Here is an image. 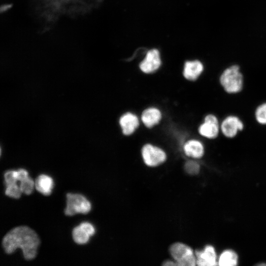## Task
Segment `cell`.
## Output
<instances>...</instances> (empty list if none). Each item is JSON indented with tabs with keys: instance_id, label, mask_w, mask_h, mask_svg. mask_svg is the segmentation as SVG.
<instances>
[{
	"instance_id": "obj_7",
	"label": "cell",
	"mask_w": 266,
	"mask_h": 266,
	"mask_svg": "<svg viewBox=\"0 0 266 266\" xmlns=\"http://www.w3.org/2000/svg\"><path fill=\"white\" fill-rule=\"evenodd\" d=\"M142 156L145 164L149 166H156L166 160V154L161 148L150 144L142 148Z\"/></svg>"
},
{
	"instance_id": "obj_11",
	"label": "cell",
	"mask_w": 266,
	"mask_h": 266,
	"mask_svg": "<svg viewBox=\"0 0 266 266\" xmlns=\"http://www.w3.org/2000/svg\"><path fill=\"white\" fill-rule=\"evenodd\" d=\"M119 124L124 134H132L138 127L139 120L136 115L128 112L123 115L119 119Z\"/></svg>"
},
{
	"instance_id": "obj_4",
	"label": "cell",
	"mask_w": 266,
	"mask_h": 266,
	"mask_svg": "<svg viewBox=\"0 0 266 266\" xmlns=\"http://www.w3.org/2000/svg\"><path fill=\"white\" fill-rule=\"evenodd\" d=\"M244 128L243 120L236 114H228L220 121L221 134L227 139L235 138Z\"/></svg>"
},
{
	"instance_id": "obj_23",
	"label": "cell",
	"mask_w": 266,
	"mask_h": 266,
	"mask_svg": "<svg viewBox=\"0 0 266 266\" xmlns=\"http://www.w3.org/2000/svg\"><path fill=\"white\" fill-rule=\"evenodd\" d=\"M164 266H177L175 262L171 261H166L163 264Z\"/></svg>"
},
{
	"instance_id": "obj_17",
	"label": "cell",
	"mask_w": 266,
	"mask_h": 266,
	"mask_svg": "<svg viewBox=\"0 0 266 266\" xmlns=\"http://www.w3.org/2000/svg\"><path fill=\"white\" fill-rule=\"evenodd\" d=\"M73 239L78 244L87 243L90 238V235L80 226L75 227L72 232Z\"/></svg>"
},
{
	"instance_id": "obj_6",
	"label": "cell",
	"mask_w": 266,
	"mask_h": 266,
	"mask_svg": "<svg viewBox=\"0 0 266 266\" xmlns=\"http://www.w3.org/2000/svg\"><path fill=\"white\" fill-rule=\"evenodd\" d=\"M220 121L213 113L206 114L198 128L199 133L207 139H217L221 134Z\"/></svg>"
},
{
	"instance_id": "obj_1",
	"label": "cell",
	"mask_w": 266,
	"mask_h": 266,
	"mask_svg": "<svg viewBox=\"0 0 266 266\" xmlns=\"http://www.w3.org/2000/svg\"><path fill=\"white\" fill-rule=\"evenodd\" d=\"M39 243L37 233L27 226L12 229L4 235L2 240V246L6 254H12L18 248H20L24 258L29 261L35 258Z\"/></svg>"
},
{
	"instance_id": "obj_22",
	"label": "cell",
	"mask_w": 266,
	"mask_h": 266,
	"mask_svg": "<svg viewBox=\"0 0 266 266\" xmlns=\"http://www.w3.org/2000/svg\"><path fill=\"white\" fill-rule=\"evenodd\" d=\"M80 226L90 236L94 234L95 230L91 224L88 222H84L81 223Z\"/></svg>"
},
{
	"instance_id": "obj_19",
	"label": "cell",
	"mask_w": 266,
	"mask_h": 266,
	"mask_svg": "<svg viewBox=\"0 0 266 266\" xmlns=\"http://www.w3.org/2000/svg\"><path fill=\"white\" fill-rule=\"evenodd\" d=\"M22 192L20 186L17 183L11 184L6 186L5 194L10 197L19 199Z\"/></svg>"
},
{
	"instance_id": "obj_2",
	"label": "cell",
	"mask_w": 266,
	"mask_h": 266,
	"mask_svg": "<svg viewBox=\"0 0 266 266\" xmlns=\"http://www.w3.org/2000/svg\"><path fill=\"white\" fill-rule=\"evenodd\" d=\"M218 82L223 90L228 95L238 94L244 88V77L240 67L236 64L225 68L220 74Z\"/></svg>"
},
{
	"instance_id": "obj_13",
	"label": "cell",
	"mask_w": 266,
	"mask_h": 266,
	"mask_svg": "<svg viewBox=\"0 0 266 266\" xmlns=\"http://www.w3.org/2000/svg\"><path fill=\"white\" fill-rule=\"evenodd\" d=\"M162 118L161 111L156 108H149L144 110L142 113L141 120L147 128H151L157 124Z\"/></svg>"
},
{
	"instance_id": "obj_10",
	"label": "cell",
	"mask_w": 266,
	"mask_h": 266,
	"mask_svg": "<svg viewBox=\"0 0 266 266\" xmlns=\"http://www.w3.org/2000/svg\"><path fill=\"white\" fill-rule=\"evenodd\" d=\"M204 70L202 63L199 60L187 61L185 63L183 75L188 80L196 81Z\"/></svg>"
},
{
	"instance_id": "obj_12",
	"label": "cell",
	"mask_w": 266,
	"mask_h": 266,
	"mask_svg": "<svg viewBox=\"0 0 266 266\" xmlns=\"http://www.w3.org/2000/svg\"><path fill=\"white\" fill-rule=\"evenodd\" d=\"M185 154L195 159L202 158L205 153L203 143L198 139H191L186 142L184 146Z\"/></svg>"
},
{
	"instance_id": "obj_20",
	"label": "cell",
	"mask_w": 266,
	"mask_h": 266,
	"mask_svg": "<svg viewBox=\"0 0 266 266\" xmlns=\"http://www.w3.org/2000/svg\"><path fill=\"white\" fill-rule=\"evenodd\" d=\"M185 170L189 174L196 175L200 170V165L196 161H189L185 163Z\"/></svg>"
},
{
	"instance_id": "obj_14",
	"label": "cell",
	"mask_w": 266,
	"mask_h": 266,
	"mask_svg": "<svg viewBox=\"0 0 266 266\" xmlns=\"http://www.w3.org/2000/svg\"><path fill=\"white\" fill-rule=\"evenodd\" d=\"M34 184L36 190L45 196L51 194L54 186L52 178L45 174L39 175L35 180Z\"/></svg>"
},
{
	"instance_id": "obj_9",
	"label": "cell",
	"mask_w": 266,
	"mask_h": 266,
	"mask_svg": "<svg viewBox=\"0 0 266 266\" xmlns=\"http://www.w3.org/2000/svg\"><path fill=\"white\" fill-rule=\"evenodd\" d=\"M195 255L198 266H213L218 264L215 250L211 245H206L203 250L196 251Z\"/></svg>"
},
{
	"instance_id": "obj_15",
	"label": "cell",
	"mask_w": 266,
	"mask_h": 266,
	"mask_svg": "<svg viewBox=\"0 0 266 266\" xmlns=\"http://www.w3.org/2000/svg\"><path fill=\"white\" fill-rule=\"evenodd\" d=\"M238 263L237 254L233 250H226L220 255L218 264L221 266H235Z\"/></svg>"
},
{
	"instance_id": "obj_18",
	"label": "cell",
	"mask_w": 266,
	"mask_h": 266,
	"mask_svg": "<svg viewBox=\"0 0 266 266\" xmlns=\"http://www.w3.org/2000/svg\"><path fill=\"white\" fill-rule=\"evenodd\" d=\"M20 188L22 192L26 195H30L33 191L35 184L33 179L28 176L27 177L21 180Z\"/></svg>"
},
{
	"instance_id": "obj_16",
	"label": "cell",
	"mask_w": 266,
	"mask_h": 266,
	"mask_svg": "<svg viewBox=\"0 0 266 266\" xmlns=\"http://www.w3.org/2000/svg\"><path fill=\"white\" fill-rule=\"evenodd\" d=\"M254 118L259 125L266 126V101L256 106L254 111Z\"/></svg>"
},
{
	"instance_id": "obj_21",
	"label": "cell",
	"mask_w": 266,
	"mask_h": 266,
	"mask_svg": "<svg viewBox=\"0 0 266 266\" xmlns=\"http://www.w3.org/2000/svg\"><path fill=\"white\" fill-rule=\"evenodd\" d=\"M4 182L6 185L17 183V170H8L4 174Z\"/></svg>"
},
{
	"instance_id": "obj_8",
	"label": "cell",
	"mask_w": 266,
	"mask_h": 266,
	"mask_svg": "<svg viewBox=\"0 0 266 266\" xmlns=\"http://www.w3.org/2000/svg\"><path fill=\"white\" fill-rule=\"evenodd\" d=\"M161 65L160 53L156 49H153L147 52L144 60L140 63L141 70L146 73H151L156 71Z\"/></svg>"
},
{
	"instance_id": "obj_3",
	"label": "cell",
	"mask_w": 266,
	"mask_h": 266,
	"mask_svg": "<svg viewBox=\"0 0 266 266\" xmlns=\"http://www.w3.org/2000/svg\"><path fill=\"white\" fill-rule=\"evenodd\" d=\"M169 252L177 266H195L197 260L193 250L189 246L179 242L171 245Z\"/></svg>"
},
{
	"instance_id": "obj_5",
	"label": "cell",
	"mask_w": 266,
	"mask_h": 266,
	"mask_svg": "<svg viewBox=\"0 0 266 266\" xmlns=\"http://www.w3.org/2000/svg\"><path fill=\"white\" fill-rule=\"evenodd\" d=\"M91 209L90 202L83 195L68 193L66 195V207L65 213L73 216L77 213L87 214Z\"/></svg>"
}]
</instances>
